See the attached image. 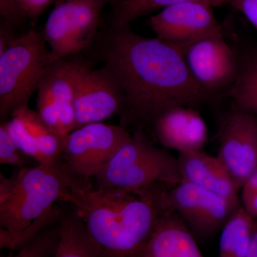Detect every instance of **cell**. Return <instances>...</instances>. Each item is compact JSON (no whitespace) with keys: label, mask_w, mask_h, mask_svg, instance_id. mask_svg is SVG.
I'll return each mask as SVG.
<instances>
[{"label":"cell","mask_w":257,"mask_h":257,"mask_svg":"<svg viewBox=\"0 0 257 257\" xmlns=\"http://www.w3.org/2000/svg\"><path fill=\"white\" fill-rule=\"evenodd\" d=\"M42 32L31 29L0 53V119L8 121L28 106L44 74L55 60Z\"/></svg>","instance_id":"5b68a950"},{"label":"cell","mask_w":257,"mask_h":257,"mask_svg":"<svg viewBox=\"0 0 257 257\" xmlns=\"http://www.w3.org/2000/svg\"><path fill=\"white\" fill-rule=\"evenodd\" d=\"M76 128L101 122L122 114L124 93L113 74L103 66L94 69L89 64L83 71L76 89L74 101Z\"/></svg>","instance_id":"7c38bea8"},{"label":"cell","mask_w":257,"mask_h":257,"mask_svg":"<svg viewBox=\"0 0 257 257\" xmlns=\"http://www.w3.org/2000/svg\"><path fill=\"white\" fill-rule=\"evenodd\" d=\"M55 0H18L19 5L32 24L36 23Z\"/></svg>","instance_id":"484cf974"},{"label":"cell","mask_w":257,"mask_h":257,"mask_svg":"<svg viewBox=\"0 0 257 257\" xmlns=\"http://www.w3.org/2000/svg\"><path fill=\"white\" fill-rule=\"evenodd\" d=\"M90 184L72 177L62 160L20 168L9 178L1 174L0 226L10 234L20 232L45 215L68 189Z\"/></svg>","instance_id":"3957f363"},{"label":"cell","mask_w":257,"mask_h":257,"mask_svg":"<svg viewBox=\"0 0 257 257\" xmlns=\"http://www.w3.org/2000/svg\"><path fill=\"white\" fill-rule=\"evenodd\" d=\"M192 0H121L111 10L109 25L130 26L135 20L170 5ZM214 7L229 4V0H209Z\"/></svg>","instance_id":"44dd1931"},{"label":"cell","mask_w":257,"mask_h":257,"mask_svg":"<svg viewBox=\"0 0 257 257\" xmlns=\"http://www.w3.org/2000/svg\"><path fill=\"white\" fill-rule=\"evenodd\" d=\"M0 16L1 21L13 27L20 25L28 19L19 5L18 0H0Z\"/></svg>","instance_id":"d4e9b609"},{"label":"cell","mask_w":257,"mask_h":257,"mask_svg":"<svg viewBox=\"0 0 257 257\" xmlns=\"http://www.w3.org/2000/svg\"><path fill=\"white\" fill-rule=\"evenodd\" d=\"M60 239L55 257H101L76 211L63 213Z\"/></svg>","instance_id":"ac0fdd59"},{"label":"cell","mask_w":257,"mask_h":257,"mask_svg":"<svg viewBox=\"0 0 257 257\" xmlns=\"http://www.w3.org/2000/svg\"><path fill=\"white\" fill-rule=\"evenodd\" d=\"M169 205L188 226L194 237L208 239L221 231L241 201H231L182 181L171 187Z\"/></svg>","instance_id":"30bf717a"},{"label":"cell","mask_w":257,"mask_h":257,"mask_svg":"<svg viewBox=\"0 0 257 257\" xmlns=\"http://www.w3.org/2000/svg\"><path fill=\"white\" fill-rule=\"evenodd\" d=\"M3 123L17 147L37 164L54 165L62 160L67 136L55 133L37 111L27 106Z\"/></svg>","instance_id":"5bb4252c"},{"label":"cell","mask_w":257,"mask_h":257,"mask_svg":"<svg viewBox=\"0 0 257 257\" xmlns=\"http://www.w3.org/2000/svg\"><path fill=\"white\" fill-rule=\"evenodd\" d=\"M95 41L96 57L124 93L119 125L125 128L152 126L169 108L197 107L213 96L193 78L183 53L157 37L141 36L130 26L108 25Z\"/></svg>","instance_id":"6da1fadb"},{"label":"cell","mask_w":257,"mask_h":257,"mask_svg":"<svg viewBox=\"0 0 257 257\" xmlns=\"http://www.w3.org/2000/svg\"><path fill=\"white\" fill-rule=\"evenodd\" d=\"M106 0H57L42 32L56 59L76 55L95 42Z\"/></svg>","instance_id":"8992f818"},{"label":"cell","mask_w":257,"mask_h":257,"mask_svg":"<svg viewBox=\"0 0 257 257\" xmlns=\"http://www.w3.org/2000/svg\"><path fill=\"white\" fill-rule=\"evenodd\" d=\"M131 137L121 125H84L66 137L62 161L72 177L89 181L95 178Z\"/></svg>","instance_id":"52a82bcc"},{"label":"cell","mask_w":257,"mask_h":257,"mask_svg":"<svg viewBox=\"0 0 257 257\" xmlns=\"http://www.w3.org/2000/svg\"><path fill=\"white\" fill-rule=\"evenodd\" d=\"M62 214L63 212L60 208L53 207L45 215L39 218L28 227L16 234H10L1 228L0 247L12 250L20 249L44 228L60 222Z\"/></svg>","instance_id":"7402d4cb"},{"label":"cell","mask_w":257,"mask_h":257,"mask_svg":"<svg viewBox=\"0 0 257 257\" xmlns=\"http://www.w3.org/2000/svg\"><path fill=\"white\" fill-rule=\"evenodd\" d=\"M89 62L55 59L37 89V112L52 130L66 137L76 128L74 101L79 77Z\"/></svg>","instance_id":"ba28073f"},{"label":"cell","mask_w":257,"mask_h":257,"mask_svg":"<svg viewBox=\"0 0 257 257\" xmlns=\"http://www.w3.org/2000/svg\"><path fill=\"white\" fill-rule=\"evenodd\" d=\"M106 1L107 2L108 4L110 5L111 8H113L114 7L116 6L121 0H106Z\"/></svg>","instance_id":"1f68e13d"},{"label":"cell","mask_w":257,"mask_h":257,"mask_svg":"<svg viewBox=\"0 0 257 257\" xmlns=\"http://www.w3.org/2000/svg\"><path fill=\"white\" fill-rule=\"evenodd\" d=\"M256 219L241 206L221 231L219 257H246Z\"/></svg>","instance_id":"d6986e66"},{"label":"cell","mask_w":257,"mask_h":257,"mask_svg":"<svg viewBox=\"0 0 257 257\" xmlns=\"http://www.w3.org/2000/svg\"><path fill=\"white\" fill-rule=\"evenodd\" d=\"M241 191V197H247L257 192V170L248 179Z\"/></svg>","instance_id":"f546056e"},{"label":"cell","mask_w":257,"mask_h":257,"mask_svg":"<svg viewBox=\"0 0 257 257\" xmlns=\"http://www.w3.org/2000/svg\"><path fill=\"white\" fill-rule=\"evenodd\" d=\"M219 139L217 157L241 191L257 170V118L240 111L226 113Z\"/></svg>","instance_id":"8fae6325"},{"label":"cell","mask_w":257,"mask_h":257,"mask_svg":"<svg viewBox=\"0 0 257 257\" xmlns=\"http://www.w3.org/2000/svg\"><path fill=\"white\" fill-rule=\"evenodd\" d=\"M60 239V222L37 233L15 255L8 257H55Z\"/></svg>","instance_id":"603a6c76"},{"label":"cell","mask_w":257,"mask_h":257,"mask_svg":"<svg viewBox=\"0 0 257 257\" xmlns=\"http://www.w3.org/2000/svg\"><path fill=\"white\" fill-rule=\"evenodd\" d=\"M141 257H204L183 219L171 210L161 219Z\"/></svg>","instance_id":"e0dca14e"},{"label":"cell","mask_w":257,"mask_h":257,"mask_svg":"<svg viewBox=\"0 0 257 257\" xmlns=\"http://www.w3.org/2000/svg\"><path fill=\"white\" fill-rule=\"evenodd\" d=\"M96 188L133 190L162 183L182 182L178 159L158 148L138 128L107 165L95 177Z\"/></svg>","instance_id":"277c9868"},{"label":"cell","mask_w":257,"mask_h":257,"mask_svg":"<svg viewBox=\"0 0 257 257\" xmlns=\"http://www.w3.org/2000/svg\"><path fill=\"white\" fill-rule=\"evenodd\" d=\"M209 0H192L170 5L150 17L147 25L157 38L183 53L203 39L224 37Z\"/></svg>","instance_id":"9c48e42d"},{"label":"cell","mask_w":257,"mask_h":257,"mask_svg":"<svg viewBox=\"0 0 257 257\" xmlns=\"http://www.w3.org/2000/svg\"><path fill=\"white\" fill-rule=\"evenodd\" d=\"M13 27L10 24L1 21L0 25V53L4 52L7 47L9 46L15 40L13 32Z\"/></svg>","instance_id":"83f0119b"},{"label":"cell","mask_w":257,"mask_h":257,"mask_svg":"<svg viewBox=\"0 0 257 257\" xmlns=\"http://www.w3.org/2000/svg\"><path fill=\"white\" fill-rule=\"evenodd\" d=\"M171 187L157 183L133 190L69 189L60 201L73 206L101 257H141L161 219L172 210Z\"/></svg>","instance_id":"7a4b0ae2"},{"label":"cell","mask_w":257,"mask_h":257,"mask_svg":"<svg viewBox=\"0 0 257 257\" xmlns=\"http://www.w3.org/2000/svg\"><path fill=\"white\" fill-rule=\"evenodd\" d=\"M31 157L24 154L17 147L1 122L0 126V163L2 165L16 166L20 168L28 167L31 164Z\"/></svg>","instance_id":"cb8c5ba5"},{"label":"cell","mask_w":257,"mask_h":257,"mask_svg":"<svg viewBox=\"0 0 257 257\" xmlns=\"http://www.w3.org/2000/svg\"><path fill=\"white\" fill-rule=\"evenodd\" d=\"M243 207L248 214L257 219V192L247 197H241Z\"/></svg>","instance_id":"f1b7e54d"},{"label":"cell","mask_w":257,"mask_h":257,"mask_svg":"<svg viewBox=\"0 0 257 257\" xmlns=\"http://www.w3.org/2000/svg\"><path fill=\"white\" fill-rule=\"evenodd\" d=\"M155 138L179 153L202 151L207 143L205 121L194 108L176 106L162 111L152 124Z\"/></svg>","instance_id":"9a60e30c"},{"label":"cell","mask_w":257,"mask_h":257,"mask_svg":"<svg viewBox=\"0 0 257 257\" xmlns=\"http://www.w3.org/2000/svg\"><path fill=\"white\" fill-rule=\"evenodd\" d=\"M246 257H257V219L253 229L252 239L251 245Z\"/></svg>","instance_id":"4dcf8cb0"},{"label":"cell","mask_w":257,"mask_h":257,"mask_svg":"<svg viewBox=\"0 0 257 257\" xmlns=\"http://www.w3.org/2000/svg\"><path fill=\"white\" fill-rule=\"evenodd\" d=\"M229 4L240 12L257 30V0H229Z\"/></svg>","instance_id":"4316f807"},{"label":"cell","mask_w":257,"mask_h":257,"mask_svg":"<svg viewBox=\"0 0 257 257\" xmlns=\"http://www.w3.org/2000/svg\"><path fill=\"white\" fill-rule=\"evenodd\" d=\"M177 159L182 181L225 199L241 201L239 189L217 157L211 156L202 150L180 152Z\"/></svg>","instance_id":"2e32d148"},{"label":"cell","mask_w":257,"mask_h":257,"mask_svg":"<svg viewBox=\"0 0 257 257\" xmlns=\"http://www.w3.org/2000/svg\"><path fill=\"white\" fill-rule=\"evenodd\" d=\"M239 60V74L229 92L232 110L257 118V53Z\"/></svg>","instance_id":"ffe728a7"},{"label":"cell","mask_w":257,"mask_h":257,"mask_svg":"<svg viewBox=\"0 0 257 257\" xmlns=\"http://www.w3.org/2000/svg\"><path fill=\"white\" fill-rule=\"evenodd\" d=\"M183 55L193 78L212 96L217 91L230 89L237 78L239 57L224 37L199 40L186 49Z\"/></svg>","instance_id":"4fadbf2b"}]
</instances>
